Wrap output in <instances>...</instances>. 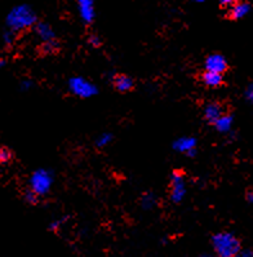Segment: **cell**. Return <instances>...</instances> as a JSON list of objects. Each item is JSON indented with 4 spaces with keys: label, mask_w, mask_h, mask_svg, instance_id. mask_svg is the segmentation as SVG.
Returning <instances> with one entry per match:
<instances>
[{
    "label": "cell",
    "mask_w": 253,
    "mask_h": 257,
    "mask_svg": "<svg viewBox=\"0 0 253 257\" xmlns=\"http://www.w3.org/2000/svg\"><path fill=\"white\" fill-rule=\"evenodd\" d=\"M7 26L13 33L24 31L36 25V15L34 10L27 4H18L13 7L7 15Z\"/></svg>",
    "instance_id": "6da1fadb"
},
{
    "label": "cell",
    "mask_w": 253,
    "mask_h": 257,
    "mask_svg": "<svg viewBox=\"0 0 253 257\" xmlns=\"http://www.w3.org/2000/svg\"><path fill=\"white\" fill-rule=\"evenodd\" d=\"M211 243L217 257H235L241 251L240 240L229 231L214 234Z\"/></svg>",
    "instance_id": "7a4b0ae2"
},
{
    "label": "cell",
    "mask_w": 253,
    "mask_h": 257,
    "mask_svg": "<svg viewBox=\"0 0 253 257\" xmlns=\"http://www.w3.org/2000/svg\"><path fill=\"white\" fill-rule=\"evenodd\" d=\"M54 177L53 173L47 168H38L31 173L29 179V189L36 193L39 197H44L53 186Z\"/></svg>",
    "instance_id": "3957f363"
},
{
    "label": "cell",
    "mask_w": 253,
    "mask_h": 257,
    "mask_svg": "<svg viewBox=\"0 0 253 257\" xmlns=\"http://www.w3.org/2000/svg\"><path fill=\"white\" fill-rule=\"evenodd\" d=\"M69 91L79 98H92L98 93V88L83 76H72L69 80Z\"/></svg>",
    "instance_id": "277c9868"
},
{
    "label": "cell",
    "mask_w": 253,
    "mask_h": 257,
    "mask_svg": "<svg viewBox=\"0 0 253 257\" xmlns=\"http://www.w3.org/2000/svg\"><path fill=\"white\" fill-rule=\"evenodd\" d=\"M169 194H171V200L173 203H181L185 199L187 193L186 180L185 176L178 171L172 172L169 177Z\"/></svg>",
    "instance_id": "5b68a950"
},
{
    "label": "cell",
    "mask_w": 253,
    "mask_h": 257,
    "mask_svg": "<svg viewBox=\"0 0 253 257\" xmlns=\"http://www.w3.org/2000/svg\"><path fill=\"white\" fill-rule=\"evenodd\" d=\"M35 33L36 37L39 38L43 42V48L47 52L54 51V48L57 47V42H56V34L52 26L47 22H38L35 25Z\"/></svg>",
    "instance_id": "8992f818"
},
{
    "label": "cell",
    "mask_w": 253,
    "mask_h": 257,
    "mask_svg": "<svg viewBox=\"0 0 253 257\" xmlns=\"http://www.w3.org/2000/svg\"><path fill=\"white\" fill-rule=\"evenodd\" d=\"M198 140L191 136H181L173 141V149L181 154H186L189 157H194L196 154Z\"/></svg>",
    "instance_id": "52a82bcc"
},
{
    "label": "cell",
    "mask_w": 253,
    "mask_h": 257,
    "mask_svg": "<svg viewBox=\"0 0 253 257\" xmlns=\"http://www.w3.org/2000/svg\"><path fill=\"white\" fill-rule=\"evenodd\" d=\"M205 71L223 74L227 70V60L220 53H212L204 61Z\"/></svg>",
    "instance_id": "ba28073f"
},
{
    "label": "cell",
    "mask_w": 253,
    "mask_h": 257,
    "mask_svg": "<svg viewBox=\"0 0 253 257\" xmlns=\"http://www.w3.org/2000/svg\"><path fill=\"white\" fill-rule=\"evenodd\" d=\"M79 15L85 24H90L94 20V0H78Z\"/></svg>",
    "instance_id": "9c48e42d"
},
{
    "label": "cell",
    "mask_w": 253,
    "mask_h": 257,
    "mask_svg": "<svg viewBox=\"0 0 253 257\" xmlns=\"http://www.w3.org/2000/svg\"><path fill=\"white\" fill-rule=\"evenodd\" d=\"M223 115L222 106L218 102H209L204 107V119L208 123L214 124Z\"/></svg>",
    "instance_id": "30bf717a"
},
{
    "label": "cell",
    "mask_w": 253,
    "mask_h": 257,
    "mask_svg": "<svg viewBox=\"0 0 253 257\" xmlns=\"http://www.w3.org/2000/svg\"><path fill=\"white\" fill-rule=\"evenodd\" d=\"M249 12H250V4L248 3V2L239 0V2L232 4L230 15H231V17L234 20H240L243 19V17H245Z\"/></svg>",
    "instance_id": "8fae6325"
},
{
    "label": "cell",
    "mask_w": 253,
    "mask_h": 257,
    "mask_svg": "<svg viewBox=\"0 0 253 257\" xmlns=\"http://www.w3.org/2000/svg\"><path fill=\"white\" fill-rule=\"evenodd\" d=\"M112 84H114L117 91L121 92V93H125V92H130L133 88V79L128 75H124V74H119L114 78Z\"/></svg>",
    "instance_id": "7c38bea8"
},
{
    "label": "cell",
    "mask_w": 253,
    "mask_h": 257,
    "mask_svg": "<svg viewBox=\"0 0 253 257\" xmlns=\"http://www.w3.org/2000/svg\"><path fill=\"white\" fill-rule=\"evenodd\" d=\"M202 82L208 88H218L222 85L223 78L222 74L211 73V71H204L202 74Z\"/></svg>",
    "instance_id": "4fadbf2b"
},
{
    "label": "cell",
    "mask_w": 253,
    "mask_h": 257,
    "mask_svg": "<svg viewBox=\"0 0 253 257\" xmlns=\"http://www.w3.org/2000/svg\"><path fill=\"white\" fill-rule=\"evenodd\" d=\"M214 128H216L220 134H230L232 131V125H234V118L229 114H223L216 123L213 124Z\"/></svg>",
    "instance_id": "5bb4252c"
},
{
    "label": "cell",
    "mask_w": 253,
    "mask_h": 257,
    "mask_svg": "<svg viewBox=\"0 0 253 257\" xmlns=\"http://www.w3.org/2000/svg\"><path fill=\"white\" fill-rule=\"evenodd\" d=\"M157 206V195L154 193H145L141 197V207L145 211H150Z\"/></svg>",
    "instance_id": "9a60e30c"
},
{
    "label": "cell",
    "mask_w": 253,
    "mask_h": 257,
    "mask_svg": "<svg viewBox=\"0 0 253 257\" xmlns=\"http://www.w3.org/2000/svg\"><path fill=\"white\" fill-rule=\"evenodd\" d=\"M112 139H114L112 134H110V132H103V134H101L96 139V146L97 148H105V146H107L108 144L111 143Z\"/></svg>",
    "instance_id": "2e32d148"
},
{
    "label": "cell",
    "mask_w": 253,
    "mask_h": 257,
    "mask_svg": "<svg viewBox=\"0 0 253 257\" xmlns=\"http://www.w3.org/2000/svg\"><path fill=\"white\" fill-rule=\"evenodd\" d=\"M24 199L27 204H31V206H34V204H36V203H38V200H39V195H38L36 193H34L31 189H27V190L24 193Z\"/></svg>",
    "instance_id": "e0dca14e"
},
{
    "label": "cell",
    "mask_w": 253,
    "mask_h": 257,
    "mask_svg": "<svg viewBox=\"0 0 253 257\" xmlns=\"http://www.w3.org/2000/svg\"><path fill=\"white\" fill-rule=\"evenodd\" d=\"M11 159H12V153H11V150L7 148H2V150H0V162H2V164L8 163Z\"/></svg>",
    "instance_id": "ac0fdd59"
},
{
    "label": "cell",
    "mask_w": 253,
    "mask_h": 257,
    "mask_svg": "<svg viewBox=\"0 0 253 257\" xmlns=\"http://www.w3.org/2000/svg\"><path fill=\"white\" fill-rule=\"evenodd\" d=\"M66 220H67L66 217L53 220L51 224H49V230H52V231H57L58 229H61V227H62V225L65 224V221H66Z\"/></svg>",
    "instance_id": "d6986e66"
},
{
    "label": "cell",
    "mask_w": 253,
    "mask_h": 257,
    "mask_svg": "<svg viewBox=\"0 0 253 257\" xmlns=\"http://www.w3.org/2000/svg\"><path fill=\"white\" fill-rule=\"evenodd\" d=\"M15 40V33L12 30H7L3 34V42L6 43L7 46H11Z\"/></svg>",
    "instance_id": "ffe728a7"
},
{
    "label": "cell",
    "mask_w": 253,
    "mask_h": 257,
    "mask_svg": "<svg viewBox=\"0 0 253 257\" xmlns=\"http://www.w3.org/2000/svg\"><path fill=\"white\" fill-rule=\"evenodd\" d=\"M31 88H33V82H30V80H22L20 83V89L22 92H29Z\"/></svg>",
    "instance_id": "44dd1931"
},
{
    "label": "cell",
    "mask_w": 253,
    "mask_h": 257,
    "mask_svg": "<svg viewBox=\"0 0 253 257\" xmlns=\"http://www.w3.org/2000/svg\"><path fill=\"white\" fill-rule=\"evenodd\" d=\"M88 42H89V44L92 47H99L101 46V38L98 37V35H90L89 39H88Z\"/></svg>",
    "instance_id": "7402d4cb"
},
{
    "label": "cell",
    "mask_w": 253,
    "mask_h": 257,
    "mask_svg": "<svg viewBox=\"0 0 253 257\" xmlns=\"http://www.w3.org/2000/svg\"><path fill=\"white\" fill-rule=\"evenodd\" d=\"M245 98H247L248 102L253 103V83H250L245 89Z\"/></svg>",
    "instance_id": "603a6c76"
},
{
    "label": "cell",
    "mask_w": 253,
    "mask_h": 257,
    "mask_svg": "<svg viewBox=\"0 0 253 257\" xmlns=\"http://www.w3.org/2000/svg\"><path fill=\"white\" fill-rule=\"evenodd\" d=\"M235 257H253V249H241Z\"/></svg>",
    "instance_id": "cb8c5ba5"
},
{
    "label": "cell",
    "mask_w": 253,
    "mask_h": 257,
    "mask_svg": "<svg viewBox=\"0 0 253 257\" xmlns=\"http://www.w3.org/2000/svg\"><path fill=\"white\" fill-rule=\"evenodd\" d=\"M247 202L250 203V204H253V190L248 191L247 193Z\"/></svg>",
    "instance_id": "d4e9b609"
},
{
    "label": "cell",
    "mask_w": 253,
    "mask_h": 257,
    "mask_svg": "<svg viewBox=\"0 0 253 257\" xmlns=\"http://www.w3.org/2000/svg\"><path fill=\"white\" fill-rule=\"evenodd\" d=\"M235 0H220V3L223 6H230V4H234Z\"/></svg>",
    "instance_id": "484cf974"
},
{
    "label": "cell",
    "mask_w": 253,
    "mask_h": 257,
    "mask_svg": "<svg viewBox=\"0 0 253 257\" xmlns=\"http://www.w3.org/2000/svg\"><path fill=\"white\" fill-rule=\"evenodd\" d=\"M200 257H214L213 254H209V253H204V254H202V256Z\"/></svg>",
    "instance_id": "4316f807"
},
{
    "label": "cell",
    "mask_w": 253,
    "mask_h": 257,
    "mask_svg": "<svg viewBox=\"0 0 253 257\" xmlns=\"http://www.w3.org/2000/svg\"><path fill=\"white\" fill-rule=\"evenodd\" d=\"M195 2H198V3H203V2H207V0H195Z\"/></svg>",
    "instance_id": "83f0119b"
},
{
    "label": "cell",
    "mask_w": 253,
    "mask_h": 257,
    "mask_svg": "<svg viewBox=\"0 0 253 257\" xmlns=\"http://www.w3.org/2000/svg\"><path fill=\"white\" fill-rule=\"evenodd\" d=\"M238 2H239V0H238Z\"/></svg>",
    "instance_id": "f1b7e54d"
}]
</instances>
